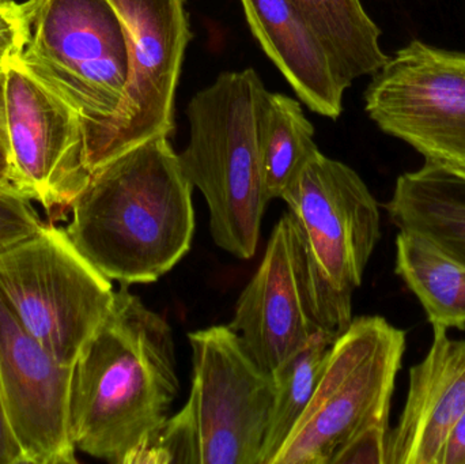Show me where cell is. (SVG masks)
<instances>
[{
	"instance_id": "obj_29",
	"label": "cell",
	"mask_w": 465,
	"mask_h": 464,
	"mask_svg": "<svg viewBox=\"0 0 465 464\" xmlns=\"http://www.w3.org/2000/svg\"><path fill=\"white\" fill-rule=\"evenodd\" d=\"M10 56H13V54H0V65L5 64V63L7 62L8 57Z\"/></svg>"
},
{
	"instance_id": "obj_22",
	"label": "cell",
	"mask_w": 465,
	"mask_h": 464,
	"mask_svg": "<svg viewBox=\"0 0 465 464\" xmlns=\"http://www.w3.org/2000/svg\"><path fill=\"white\" fill-rule=\"evenodd\" d=\"M30 202L32 199L13 184L0 185V251L43 228V221Z\"/></svg>"
},
{
	"instance_id": "obj_10",
	"label": "cell",
	"mask_w": 465,
	"mask_h": 464,
	"mask_svg": "<svg viewBox=\"0 0 465 464\" xmlns=\"http://www.w3.org/2000/svg\"><path fill=\"white\" fill-rule=\"evenodd\" d=\"M193 349V406L201 464H259L273 400L262 370L231 326L188 334Z\"/></svg>"
},
{
	"instance_id": "obj_12",
	"label": "cell",
	"mask_w": 465,
	"mask_h": 464,
	"mask_svg": "<svg viewBox=\"0 0 465 464\" xmlns=\"http://www.w3.org/2000/svg\"><path fill=\"white\" fill-rule=\"evenodd\" d=\"M229 326L270 373L317 332L339 338L292 212H283L273 228L262 263L241 291Z\"/></svg>"
},
{
	"instance_id": "obj_17",
	"label": "cell",
	"mask_w": 465,
	"mask_h": 464,
	"mask_svg": "<svg viewBox=\"0 0 465 464\" xmlns=\"http://www.w3.org/2000/svg\"><path fill=\"white\" fill-rule=\"evenodd\" d=\"M395 272L433 327L465 330V264L411 232L396 237Z\"/></svg>"
},
{
	"instance_id": "obj_8",
	"label": "cell",
	"mask_w": 465,
	"mask_h": 464,
	"mask_svg": "<svg viewBox=\"0 0 465 464\" xmlns=\"http://www.w3.org/2000/svg\"><path fill=\"white\" fill-rule=\"evenodd\" d=\"M363 98L382 133L465 177V52L412 40L373 74Z\"/></svg>"
},
{
	"instance_id": "obj_27",
	"label": "cell",
	"mask_w": 465,
	"mask_h": 464,
	"mask_svg": "<svg viewBox=\"0 0 465 464\" xmlns=\"http://www.w3.org/2000/svg\"><path fill=\"white\" fill-rule=\"evenodd\" d=\"M2 184H11V163L8 141L0 136V185Z\"/></svg>"
},
{
	"instance_id": "obj_21",
	"label": "cell",
	"mask_w": 465,
	"mask_h": 464,
	"mask_svg": "<svg viewBox=\"0 0 465 464\" xmlns=\"http://www.w3.org/2000/svg\"><path fill=\"white\" fill-rule=\"evenodd\" d=\"M201 464L198 424L191 403L169 417L128 458L127 464Z\"/></svg>"
},
{
	"instance_id": "obj_25",
	"label": "cell",
	"mask_w": 465,
	"mask_h": 464,
	"mask_svg": "<svg viewBox=\"0 0 465 464\" xmlns=\"http://www.w3.org/2000/svg\"><path fill=\"white\" fill-rule=\"evenodd\" d=\"M0 464H29L8 419L0 387Z\"/></svg>"
},
{
	"instance_id": "obj_26",
	"label": "cell",
	"mask_w": 465,
	"mask_h": 464,
	"mask_svg": "<svg viewBox=\"0 0 465 464\" xmlns=\"http://www.w3.org/2000/svg\"><path fill=\"white\" fill-rule=\"evenodd\" d=\"M436 464H465V410L448 432Z\"/></svg>"
},
{
	"instance_id": "obj_14",
	"label": "cell",
	"mask_w": 465,
	"mask_h": 464,
	"mask_svg": "<svg viewBox=\"0 0 465 464\" xmlns=\"http://www.w3.org/2000/svg\"><path fill=\"white\" fill-rule=\"evenodd\" d=\"M430 350L410 370L409 394L388 436L387 464H436L440 449L465 410V341L433 327Z\"/></svg>"
},
{
	"instance_id": "obj_20",
	"label": "cell",
	"mask_w": 465,
	"mask_h": 464,
	"mask_svg": "<svg viewBox=\"0 0 465 464\" xmlns=\"http://www.w3.org/2000/svg\"><path fill=\"white\" fill-rule=\"evenodd\" d=\"M338 338L317 332L271 372L273 400L259 464H272L308 408Z\"/></svg>"
},
{
	"instance_id": "obj_6",
	"label": "cell",
	"mask_w": 465,
	"mask_h": 464,
	"mask_svg": "<svg viewBox=\"0 0 465 464\" xmlns=\"http://www.w3.org/2000/svg\"><path fill=\"white\" fill-rule=\"evenodd\" d=\"M406 332L381 316L352 319L336 340L308 408L272 464H331L366 425L390 419Z\"/></svg>"
},
{
	"instance_id": "obj_18",
	"label": "cell",
	"mask_w": 465,
	"mask_h": 464,
	"mask_svg": "<svg viewBox=\"0 0 465 464\" xmlns=\"http://www.w3.org/2000/svg\"><path fill=\"white\" fill-rule=\"evenodd\" d=\"M324 41L347 84L373 75L390 57L380 46L381 30L361 0H289Z\"/></svg>"
},
{
	"instance_id": "obj_19",
	"label": "cell",
	"mask_w": 465,
	"mask_h": 464,
	"mask_svg": "<svg viewBox=\"0 0 465 464\" xmlns=\"http://www.w3.org/2000/svg\"><path fill=\"white\" fill-rule=\"evenodd\" d=\"M317 152L313 124L300 101L268 92L260 120V154L268 201L282 198Z\"/></svg>"
},
{
	"instance_id": "obj_4",
	"label": "cell",
	"mask_w": 465,
	"mask_h": 464,
	"mask_svg": "<svg viewBox=\"0 0 465 464\" xmlns=\"http://www.w3.org/2000/svg\"><path fill=\"white\" fill-rule=\"evenodd\" d=\"M24 64L81 119L90 173L124 103L130 52L109 0L22 3Z\"/></svg>"
},
{
	"instance_id": "obj_24",
	"label": "cell",
	"mask_w": 465,
	"mask_h": 464,
	"mask_svg": "<svg viewBox=\"0 0 465 464\" xmlns=\"http://www.w3.org/2000/svg\"><path fill=\"white\" fill-rule=\"evenodd\" d=\"M25 21L22 5H0V54H19L24 46Z\"/></svg>"
},
{
	"instance_id": "obj_13",
	"label": "cell",
	"mask_w": 465,
	"mask_h": 464,
	"mask_svg": "<svg viewBox=\"0 0 465 464\" xmlns=\"http://www.w3.org/2000/svg\"><path fill=\"white\" fill-rule=\"evenodd\" d=\"M74 368L56 361L0 294V387L29 464H74L70 429Z\"/></svg>"
},
{
	"instance_id": "obj_2",
	"label": "cell",
	"mask_w": 465,
	"mask_h": 464,
	"mask_svg": "<svg viewBox=\"0 0 465 464\" xmlns=\"http://www.w3.org/2000/svg\"><path fill=\"white\" fill-rule=\"evenodd\" d=\"M180 391L173 331L127 286L74 365L71 438L89 457L128 458L169 419Z\"/></svg>"
},
{
	"instance_id": "obj_5",
	"label": "cell",
	"mask_w": 465,
	"mask_h": 464,
	"mask_svg": "<svg viewBox=\"0 0 465 464\" xmlns=\"http://www.w3.org/2000/svg\"><path fill=\"white\" fill-rule=\"evenodd\" d=\"M0 294L56 361L74 368L116 291L65 229L49 223L0 251Z\"/></svg>"
},
{
	"instance_id": "obj_7",
	"label": "cell",
	"mask_w": 465,
	"mask_h": 464,
	"mask_svg": "<svg viewBox=\"0 0 465 464\" xmlns=\"http://www.w3.org/2000/svg\"><path fill=\"white\" fill-rule=\"evenodd\" d=\"M294 217L325 311L339 334L381 237L379 204L360 174L317 152L282 198Z\"/></svg>"
},
{
	"instance_id": "obj_16",
	"label": "cell",
	"mask_w": 465,
	"mask_h": 464,
	"mask_svg": "<svg viewBox=\"0 0 465 464\" xmlns=\"http://www.w3.org/2000/svg\"><path fill=\"white\" fill-rule=\"evenodd\" d=\"M399 231L411 232L465 264V177L425 163L396 180L385 203Z\"/></svg>"
},
{
	"instance_id": "obj_30",
	"label": "cell",
	"mask_w": 465,
	"mask_h": 464,
	"mask_svg": "<svg viewBox=\"0 0 465 464\" xmlns=\"http://www.w3.org/2000/svg\"><path fill=\"white\" fill-rule=\"evenodd\" d=\"M14 0H0V5H8V3H13Z\"/></svg>"
},
{
	"instance_id": "obj_11",
	"label": "cell",
	"mask_w": 465,
	"mask_h": 464,
	"mask_svg": "<svg viewBox=\"0 0 465 464\" xmlns=\"http://www.w3.org/2000/svg\"><path fill=\"white\" fill-rule=\"evenodd\" d=\"M124 26L130 82L95 169L155 136L174 133V98L193 38L187 0H109ZM92 172V173H93Z\"/></svg>"
},
{
	"instance_id": "obj_1",
	"label": "cell",
	"mask_w": 465,
	"mask_h": 464,
	"mask_svg": "<svg viewBox=\"0 0 465 464\" xmlns=\"http://www.w3.org/2000/svg\"><path fill=\"white\" fill-rule=\"evenodd\" d=\"M193 188L171 138L155 136L93 172L65 232L108 280L155 282L191 250Z\"/></svg>"
},
{
	"instance_id": "obj_3",
	"label": "cell",
	"mask_w": 465,
	"mask_h": 464,
	"mask_svg": "<svg viewBox=\"0 0 465 464\" xmlns=\"http://www.w3.org/2000/svg\"><path fill=\"white\" fill-rule=\"evenodd\" d=\"M267 93L253 68L220 74L191 98L190 141L179 154L185 176L206 199L215 244L245 261L256 253L270 203L260 154Z\"/></svg>"
},
{
	"instance_id": "obj_23",
	"label": "cell",
	"mask_w": 465,
	"mask_h": 464,
	"mask_svg": "<svg viewBox=\"0 0 465 464\" xmlns=\"http://www.w3.org/2000/svg\"><path fill=\"white\" fill-rule=\"evenodd\" d=\"M390 419L377 420L355 433L331 464H387Z\"/></svg>"
},
{
	"instance_id": "obj_28",
	"label": "cell",
	"mask_w": 465,
	"mask_h": 464,
	"mask_svg": "<svg viewBox=\"0 0 465 464\" xmlns=\"http://www.w3.org/2000/svg\"><path fill=\"white\" fill-rule=\"evenodd\" d=\"M0 136L8 141L5 114V64L0 65Z\"/></svg>"
},
{
	"instance_id": "obj_15",
	"label": "cell",
	"mask_w": 465,
	"mask_h": 464,
	"mask_svg": "<svg viewBox=\"0 0 465 464\" xmlns=\"http://www.w3.org/2000/svg\"><path fill=\"white\" fill-rule=\"evenodd\" d=\"M249 29L301 103L336 120L350 84L316 30L289 0H240Z\"/></svg>"
},
{
	"instance_id": "obj_9",
	"label": "cell",
	"mask_w": 465,
	"mask_h": 464,
	"mask_svg": "<svg viewBox=\"0 0 465 464\" xmlns=\"http://www.w3.org/2000/svg\"><path fill=\"white\" fill-rule=\"evenodd\" d=\"M5 114L11 184L49 217H63L92 176L81 119L19 54L5 63Z\"/></svg>"
}]
</instances>
